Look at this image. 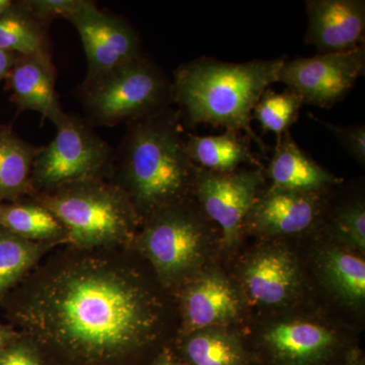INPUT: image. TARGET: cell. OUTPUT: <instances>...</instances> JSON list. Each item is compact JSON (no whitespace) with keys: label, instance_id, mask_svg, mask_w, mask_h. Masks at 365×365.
Wrapping results in <instances>:
<instances>
[{"label":"cell","instance_id":"6da1fadb","mask_svg":"<svg viewBox=\"0 0 365 365\" xmlns=\"http://www.w3.org/2000/svg\"><path fill=\"white\" fill-rule=\"evenodd\" d=\"M53 251L6 295L16 332L50 365H141L163 341L168 307L133 247Z\"/></svg>","mask_w":365,"mask_h":365},{"label":"cell","instance_id":"7a4b0ae2","mask_svg":"<svg viewBox=\"0 0 365 365\" xmlns=\"http://www.w3.org/2000/svg\"><path fill=\"white\" fill-rule=\"evenodd\" d=\"M181 113L167 108L132 121L115 150L112 182L141 220L193 197L198 167L190 160Z\"/></svg>","mask_w":365,"mask_h":365},{"label":"cell","instance_id":"3957f363","mask_svg":"<svg viewBox=\"0 0 365 365\" xmlns=\"http://www.w3.org/2000/svg\"><path fill=\"white\" fill-rule=\"evenodd\" d=\"M285 57L232 63L201 57L178 67L175 103L190 124L241 132L262 151L267 146L252 128L253 110L268 86L278 83Z\"/></svg>","mask_w":365,"mask_h":365},{"label":"cell","instance_id":"277c9868","mask_svg":"<svg viewBox=\"0 0 365 365\" xmlns=\"http://www.w3.org/2000/svg\"><path fill=\"white\" fill-rule=\"evenodd\" d=\"M66 227L69 246L132 247L141 220L123 190L110 179H93L31 196Z\"/></svg>","mask_w":365,"mask_h":365},{"label":"cell","instance_id":"5b68a950","mask_svg":"<svg viewBox=\"0 0 365 365\" xmlns=\"http://www.w3.org/2000/svg\"><path fill=\"white\" fill-rule=\"evenodd\" d=\"M210 223L199 204L187 199L143 220L132 247L160 284L170 289L193 278L202 265L212 237Z\"/></svg>","mask_w":365,"mask_h":365},{"label":"cell","instance_id":"8992f818","mask_svg":"<svg viewBox=\"0 0 365 365\" xmlns=\"http://www.w3.org/2000/svg\"><path fill=\"white\" fill-rule=\"evenodd\" d=\"M78 95L85 119L93 127L128 124L175 103L173 81L143 54L123 66L85 78Z\"/></svg>","mask_w":365,"mask_h":365},{"label":"cell","instance_id":"52a82bcc","mask_svg":"<svg viewBox=\"0 0 365 365\" xmlns=\"http://www.w3.org/2000/svg\"><path fill=\"white\" fill-rule=\"evenodd\" d=\"M55 126L54 139L41 146L34 160L30 196L71 182L111 178L115 150L85 118L66 114Z\"/></svg>","mask_w":365,"mask_h":365},{"label":"cell","instance_id":"ba28073f","mask_svg":"<svg viewBox=\"0 0 365 365\" xmlns=\"http://www.w3.org/2000/svg\"><path fill=\"white\" fill-rule=\"evenodd\" d=\"M350 348L331 327L292 317L264 327L251 352L255 365H341Z\"/></svg>","mask_w":365,"mask_h":365},{"label":"cell","instance_id":"9c48e42d","mask_svg":"<svg viewBox=\"0 0 365 365\" xmlns=\"http://www.w3.org/2000/svg\"><path fill=\"white\" fill-rule=\"evenodd\" d=\"M365 46L345 52L285 60L278 83L294 91L304 105L331 109L344 100L360 76H364Z\"/></svg>","mask_w":365,"mask_h":365},{"label":"cell","instance_id":"30bf717a","mask_svg":"<svg viewBox=\"0 0 365 365\" xmlns=\"http://www.w3.org/2000/svg\"><path fill=\"white\" fill-rule=\"evenodd\" d=\"M264 182V168L228 174L197 169L193 196L208 220L220 228L227 248H234L239 242L247 215Z\"/></svg>","mask_w":365,"mask_h":365},{"label":"cell","instance_id":"8fae6325","mask_svg":"<svg viewBox=\"0 0 365 365\" xmlns=\"http://www.w3.org/2000/svg\"><path fill=\"white\" fill-rule=\"evenodd\" d=\"M78 31L85 49L86 79L123 66L143 55L140 40L130 23L88 2L69 20Z\"/></svg>","mask_w":365,"mask_h":365},{"label":"cell","instance_id":"7c38bea8","mask_svg":"<svg viewBox=\"0 0 365 365\" xmlns=\"http://www.w3.org/2000/svg\"><path fill=\"white\" fill-rule=\"evenodd\" d=\"M328 192L312 193L271 186L262 189L247 215L244 230L264 237L306 232L323 217Z\"/></svg>","mask_w":365,"mask_h":365},{"label":"cell","instance_id":"4fadbf2b","mask_svg":"<svg viewBox=\"0 0 365 365\" xmlns=\"http://www.w3.org/2000/svg\"><path fill=\"white\" fill-rule=\"evenodd\" d=\"M182 336L208 328H227L239 321L244 299L227 276L209 270L187 281L181 294Z\"/></svg>","mask_w":365,"mask_h":365},{"label":"cell","instance_id":"5bb4252c","mask_svg":"<svg viewBox=\"0 0 365 365\" xmlns=\"http://www.w3.org/2000/svg\"><path fill=\"white\" fill-rule=\"evenodd\" d=\"M242 284L250 299L260 306H288L302 292V272L297 258L282 246H266L250 255L241 271Z\"/></svg>","mask_w":365,"mask_h":365},{"label":"cell","instance_id":"9a60e30c","mask_svg":"<svg viewBox=\"0 0 365 365\" xmlns=\"http://www.w3.org/2000/svg\"><path fill=\"white\" fill-rule=\"evenodd\" d=\"M306 43L319 54L364 45V0H307Z\"/></svg>","mask_w":365,"mask_h":365},{"label":"cell","instance_id":"2e32d148","mask_svg":"<svg viewBox=\"0 0 365 365\" xmlns=\"http://www.w3.org/2000/svg\"><path fill=\"white\" fill-rule=\"evenodd\" d=\"M56 76L52 55H19L6 78L11 100L21 111L40 113L56 125L66 114L55 90Z\"/></svg>","mask_w":365,"mask_h":365},{"label":"cell","instance_id":"e0dca14e","mask_svg":"<svg viewBox=\"0 0 365 365\" xmlns=\"http://www.w3.org/2000/svg\"><path fill=\"white\" fill-rule=\"evenodd\" d=\"M271 187L290 191L323 193L341 184L339 179L307 155L288 131L277 140L275 150L264 170Z\"/></svg>","mask_w":365,"mask_h":365},{"label":"cell","instance_id":"ac0fdd59","mask_svg":"<svg viewBox=\"0 0 365 365\" xmlns=\"http://www.w3.org/2000/svg\"><path fill=\"white\" fill-rule=\"evenodd\" d=\"M176 354L187 365H255L251 349L227 328L203 329L182 336Z\"/></svg>","mask_w":365,"mask_h":365},{"label":"cell","instance_id":"d6986e66","mask_svg":"<svg viewBox=\"0 0 365 365\" xmlns=\"http://www.w3.org/2000/svg\"><path fill=\"white\" fill-rule=\"evenodd\" d=\"M250 139L241 132L225 130L215 136L190 134L186 148L190 160L201 169L228 174L239 169L244 163L263 168L255 157L250 146Z\"/></svg>","mask_w":365,"mask_h":365},{"label":"cell","instance_id":"ffe728a7","mask_svg":"<svg viewBox=\"0 0 365 365\" xmlns=\"http://www.w3.org/2000/svg\"><path fill=\"white\" fill-rule=\"evenodd\" d=\"M0 227L29 241L68 245V235L58 218L31 196L0 203Z\"/></svg>","mask_w":365,"mask_h":365},{"label":"cell","instance_id":"44dd1931","mask_svg":"<svg viewBox=\"0 0 365 365\" xmlns=\"http://www.w3.org/2000/svg\"><path fill=\"white\" fill-rule=\"evenodd\" d=\"M38 146L21 139L11 126H0V203L32 194V170Z\"/></svg>","mask_w":365,"mask_h":365},{"label":"cell","instance_id":"7402d4cb","mask_svg":"<svg viewBox=\"0 0 365 365\" xmlns=\"http://www.w3.org/2000/svg\"><path fill=\"white\" fill-rule=\"evenodd\" d=\"M48 24L36 19L23 1L0 16V50L16 55H52Z\"/></svg>","mask_w":365,"mask_h":365},{"label":"cell","instance_id":"603a6c76","mask_svg":"<svg viewBox=\"0 0 365 365\" xmlns=\"http://www.w3.org/2000/svg\"><path fill=\"white\" fill-rule=\"evenodd\" d=\"M322 278L341 302L361 307L365 299V263L354 254L330 246L319 258Z\"/></svg>","mask_w":365,"mask_h":365},{"label":"cell","instance_id":"cb8c5ba5","mask_svg":"<svg viewBox=\"0 0 365 365\" xmlns=\"http://www.w3.org/2000/svg\"><path fill=\"white\" fill-rule=\"evenodd\" d=\"M56 248L59 247L29 241L0 227V302Z\"/></svg>","mask_w":365,"mask_h":365},{"label":"cell","instance_id":"d4e9b609","mask_svg":"<svg viewBox=\"0 0 365 365\" xmlns=\"http://www.w3.org/2000/svg\"><path fill=\"white\" fill-rule=\"evenodd\" d=\"M304 105L302 98L288 88L282 93L266 90L255 106L253 118L264 131L275 133L278 140L299 120Z\"/></svg>","mask_w":365,"mask_h":365},{"label":"cell","instance_id":"484cf974","mask_svg":"<svg viewBox=\"0 0 365 365\" xmlns=\"http://www.w3.org/2000/svg\"><path fill=\"white\" fill-rule=\"evenodd\" d=\"M326 215V213H324ZM329 228L334 239L346 248L365 251V206L362 197L336 206L328 213Z\"/></svg>","mask_w":365,"mask_h":365},{"label":"cell","instance_id":"4316f807","mask_svg":"<svg viewBox=\"0 0 365 365\" xmlns=\"http://www.w3.org/2000/svg\"><path fill=\"white\" fill-rule=\"evenodd\" d=\"M23 2L36 19L50 25L57 18L71 20L88 6L90 0H23Z\"/></svg>","mask_w":365,"mask_h":365},{"label":"cell","instance_id":"83f0119b","mask_svg":"<svg viewBox=\"0 0 365 365\" xmlns=\"http://www.w3.org/2000/svg\"><path fill=\"white\" fill-rule=\"evenodd\" d=\"M312 119L316 120L319 124L323 125L334 136L336 137L346 153L359 165H365V127L364 125L354 126H340L321 121L313 115L309 114Z\"/></svg>","mask_w":365,"mask_h":365},{"label":"cell","instance_id":"f1b7e54d","mask_svg":"<svg viewBox=\"0 0 365 365\" xmlns=\"http://www.w3.org/2000/svg\"><path fill=\"white\" fill-rule=\"evenodd\" d=\"M0 365L50 364L38 346L19 333L0 354Z\"/></svg>","mask_w":365,"mask_h":365},{"label":"cell","instance_id":"f546056e","mask_svg":"<svg viewBox=\"0 0 365 365\" xmlns=\"http://www.w3.org/2000/svg\"><path fill=\"white\" fill-rule=\"evenodd\" d=\"M146 365H187L172 350L165 348Z\"/></svg>","mask_w":365,"mask_h":365},{"label":"cell","instance_id":"4dcf8cb0","mask_svg":"<svg viewBox=\"0 0 365 365\" xmlns=\"http://www.w3.org/2000/svg\"><path fill=\"white\" fill-rule=\"evenodd\" d=\"M18 56L19 55L13 54V53L0 50V81L7 78Z\"/></svg>","mask_w":365,"mask_h":365},{"label":"cell","instance_id":"1f68e13d","mask_svg":"<svg viewBox=\"0 0 365 365\" xmlns=\"http://www.w3.org/2000/svg\"><path fill=\"white\" fill-rule=\"evenodd\" d=\"M341 365H365L364 353L359 348H350Z\"/></svg>","mask_w":365,"mask_h":365},{"label":"cell","instance_id":"d6a6232c","mask_svg":"<svg viewBox=\"0 0 365 365\" xmlns=\"http://www.w3.org/2000/svg\"><path fill=\"white\" fill-rule=\"evenodd\" d=\"M19 335L13 327L0 325V354L9 343Z\"/></svg>","mask_w":365,"mask_h":365},{"label":"cell","instance_id":"836d02e7","mask_svg":"<svg viewBox=\"0 0 365 365\" xmlns=\"http://www.w3.org/2000/svg\"><path fill=\"white\" fill-rule=\"evenodd\" d=\"M14 1L11 0H0V16L7 13L14 6Z\"/></svg>","mask_w":365,"mask_h":365}]
</instances>
